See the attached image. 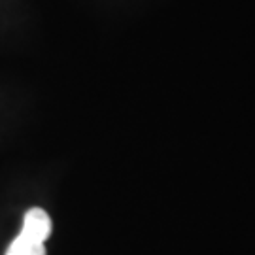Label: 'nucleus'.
I'll return each mask as SVG.
<instances>
[{
	"mask_svg": "<svg viewBox=\"0 0 255 255\" xmlns=\"http://www.w3.org/2000/svg\"><path fill=\"white\" fill-rule=\"evenodd\" d=\"M23 237L36 240V242H46L51 235V218L47 216L46 210L42 208H30L23 218Z\"/></svg>",
	"mask_w": 255,
	"mask_h": 255,
	"instance_id": "obj_1",
	"label": "nucleus"
},
{
	"mask_svg": "<svg viewBox=\"0 0 255 255\" xmlns=\"http://www.w3.org/2000/svg\"><path fill=\"white\" fill-rule=\"evenodd\" d=\"M6 255H47V254H46V246L42 242L30 240V238L23 237L19 233L17 238L8 246Z\"/></svg>",
	"mask_w": 255,
	"mask_h": 255,
	"instance_id": "obj_2",
	"label": "nucleus"
}]
</instances>
